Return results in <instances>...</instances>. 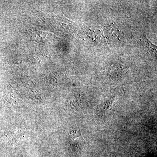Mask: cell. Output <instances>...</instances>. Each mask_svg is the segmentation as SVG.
<instances>
[{
	"instance_id": "1",
	"label": "cell",
	"mask_w": 157,
	"mask_h": 157,
	"mask_svg": "<svg viewBox=\"0 0 157 157\" xmlns=\"http://www.w3.org/2000/svg\"><path fill=\"white\" fill-rule=\"evenodd\" d=\"M105 33L107 39L112 42L120 41L121 38V33L116 26L110 24L107 26L105 30Z\"/></svg>"
},
{
	"instance_id": "2",
	"label": "cell",
	"mask_w": 157,
	"mask_h": 157,
	"mask_svg": "<svg viewBox=\"0 0 157 157\" xmlns=\"http://www.w3.org/2000/svg\"><path fill=\"white\" fill-rule=\"evenodd\" d=\"M145 40L146 42L147 47L148 49V51L153 56L156 57L157 46L153 44L146 37H145Z\"/></svg>"
},
{
	"instance_id": "3",
	"label": "cell",
	"mask_w": 157,
	"mask_h": 157,
	"mask_svg": "<svg viewBox=\"0 0 157 157\" xmlns=\"http://www.w3.org/2000/svg\"><path fill=\"white\" fill-rule=\"evenodd\" d=\"M123 68L119 64H112L109 67V72L112 74L119 75L122 73Z\"/></svg>"
}]
</instances>
